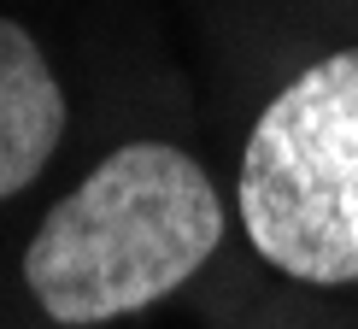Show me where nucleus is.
<instances>
[{"instance_id": "nucleus-1", "label": "nucleus", "mask_w": 358, "mask_h": 329, "mask_svg": "<svg viewBox=\"0 0 358 329\" xmlns=\"http://www.w3.org/2000/svg\"><path fill=\"white\" fill-rule=\"evenodd\" d=\"M223 241V200L182 147L129 141L41 218L24 282L59 323H106L159 306Z\"/></svg>"}, {"instance_id": "nucleus-2", "label": "nucleus", "mask_w": 358, "mask_h": 329, "mask_svg": "<svg viewBox=\"0 0 358 329\" xmlns=\"http://www.w3.org/2000/svg\"><path fill=\"white\" fill-rule=\"evenodd\" d=\"M241 223L259 259L300 282H358V48L300 71L252 124Z\"/></svg>"}, {"instance_id": "nucleus-3", "label": "nucleus", "mask_w": 358, "mask_h": 329, "mask_svg": "<svg viewBox=\"0 0 358 329\" xmlns=\"http://www.w3.org/2000/svg\"><path fill=\"white\" fill-rule=\"evenodd\" d=\"M65 141V94L24 24L0 18V200L41 176Z\"/></svg>"}]
</instances>
